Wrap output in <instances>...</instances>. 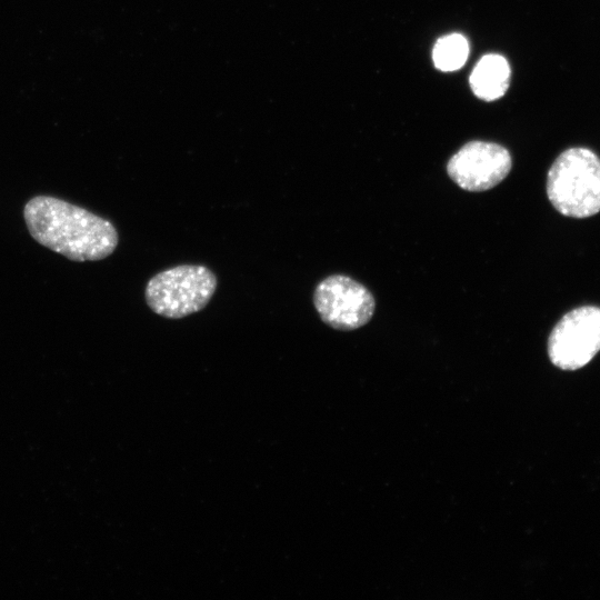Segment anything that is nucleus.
Listing matches in <instances>:
<instances>
[{
	"label": "nucleus",
	"mask_w": 600,
	"mask_h": 600,
	"mask_svg": "<svg viewBox=\"0 0 600 600\" xmlns=\"http://www.w3.org/2000/svg\"><path fill=\"white\" fill-rule=\"evenodd\" d=\"M469 43L460 33L441 37L432 50V60L437 69L450 72L460 69L467 61Z\"/></svg>",
	"instance_id": "obj_8"
},
{
	"label": "nucleus",
	"mask_w": 600,
	"mask_h": 600,
	"mask_svg": "<svg viewBox=\"0 0 600 600\" xmlns=\"http://www.w3.org/2000/svg\"><path fill=\"white\" fill-rule=\"evenodd\" d=\"M510 152L494 142L470 141L448 161L447 172L460 188L486 191L500 183L510 172Z\"/></svg>",
	"instance_id": "obj_6"
},
{
	"label": "nucleus",
	"mask_w": 600,
	"mask_h": 600,
	"mask_svg": "<svg viewBox=\"0 0 600 600\" xmlns=\"http://www.w3.org/2000/svg\"><path fill=\"white\" fill-rule=\"evenodd\" d=\"M547 194L563 216L591 217L600 211V158L573 147L560 153L547 177Z\"/></svg>",
	"instance_id": "obj_2"
},
{
	"label": "nucleus",
	"mask_w": 600,
	"mask_h": 600,
	"mask_svg": "<svg viewBox=\"0 0 600 600\" xmlns=\"http://www.w3.org/2000/svg\"><path fill=\"white\" fill-rule=\"evenodd\" d=\"M313 304L329 327L350 331L367 324L374 312V299L360 282L342 274L324 278L314 289Z\"/></svg>",
	"instance_id": "obj_5"
},
{
	"label": "nucleus",
	"mask_w": 600,
	"mask_h": 600,
	"mask_svg": "<svg viewBox=\"0 0 600 600\" xmlns=\"http://www.w3.org/2000/svg\"><path fill=\"white\" fill-rule=\"evenodd\" d=\"M510 74V67L504 57L496 53L486 54L470 74L471 90L481 100H497L507 92Z\"/></svg>",
	"instance_id": "obj_7"
},
{
	"label": "nucleus",
	"mask_w": 600,
	"mask_h": 600,
	"mask_svg": "<svg viewBox=\"0 0 600 600\" xmlns=\"http://www.w3.org/2000/svg\"><path fill=\"white\" fill-rule=\"evenodd\" d=\"M216 288L217 277L209 268L181 264L153 276L146 286L144 298L154 313L180 319L202 310Z\"/></svg>",
	"instance_id": "obj_3"
},
{
	"label": "nucleus",
	"mask_w": 600,
	"mask_h": 600,
	"mask_svg": "<svg viewBox=\"0 0 600 600\" xmlns=\"http://www.w3.org/2000/svg\"><path fill=\"white\" fill-rule=\"evenodd\" d=\"M600 350V308L583 306L566 313L548 340L551 362L563 370L586 366Z\"/></svg>",
	"instance_id": "obj_4"
},
{
	"label": "nucleus",
	"mask_w": 600,
	"mask_h": 600,
	"mask_svg": "<svg viewBox=\"0 0 600 600\" xmlns=\"http://www.w3.org/2000/svg\"><path fill=\"white\" fill-rule=\"evenodd\" d=\"M23 218L38 243L72 261L104 259L118 246L117 229L109 220L54 197L31 198Z\"/></svg>",
	"instance_id": "obj_1"
}]
</instances>
